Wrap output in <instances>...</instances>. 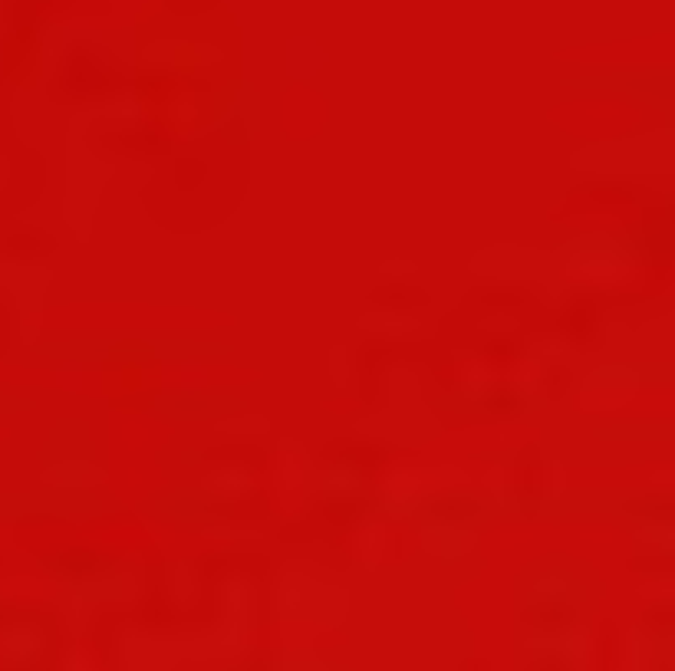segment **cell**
Instances as JSON below:
<instances>
[{
	"mask_svg": "<svg viewBox=\"0 0 675 671\" xmlns=\"http://www.w3.org/2000/svg\"><path fill=\"white\" fill-rule=\"evenodd\" d=\"M112 70H106L103 60H96L93 53H70L63 63V79L70 83V93L76 96H93V93H103V89L112 83Z\"/></svg>",
	"mask_w": 675,
	"mask_h": 671,
	"instance_id": "obj_1",
	"label": "cell"
},
{
	"mask_svg": "<svg viewBox=\"0 0 675 671\" xmlns=\"http://www.w3.org/2000/svg\"><path fill=\"white\" fill-rule=\"evenodd\" d=\"M560 323L570 333V339L577 346H596L600 343V310L590 303V300H577L570 303L564 316H560Z\"/></svg>",
	"mask_w": 675,
	"mask_h": 671,
	"instance_id": "obj_2",
	"label": "cell"
},
{
	"mask_svg": "<svg viewBox=\"0 0 675 671\" xmlns=\"http://www.w3.org/2000/svg\"><path fill=\"white\" fill-rule=\"evenodd\" d=\"M573 612L567 606H540V609H531L527 612V622H534L537 629H560Z\"/></svg>",
	"mask_w": 675,
	"mask_h": 671,
	"instance_id": "obj_3",
	"label": "cell"
},
{
	"mask_svg": "<svg viewBox=\"0 0 675 671\" xmlns=\"http://www.w3.org/2000/svg\"><path fill=\"white\" fill-rule=\"evenodd\" d=\"M432 510H435V517H445V520H468L478 510V504L468 497H448L442 504H435Z\"/></svg>",
	"mask_w": 675,
	"mask_h": 671,
	"instance_id": "obj_4",
	"label": "cell"
},
{
	"mask_svg": "<svg viewBox=\"0 0 675 671\" xmlns=\"http://www.w3.org/2000/svg\"><path fill=\"white\" fill-rule=\"evenodd\" d=\"M60 566L66 570V576H93L99 566H106V563L93 553H70V556H63Z\"/></svg>",
	"mask_w": 675,
	"mask_h": 671,
	"instance_id": "obj_5",
	"label": "cell"
},
{
	"mask_svg": "<svg viewBox=\"0 0 675 671\" xmlns=\"http://www.w3.org/2000/svg\"><path fill=\"white\" fill-rule=\"evenodd\" d=\"M488 405H491V412H494V415H501V418H511V415L517 412V398H514L511 392L494 395Z\"/></svg>",
	"mask_w": 675,
	"mask_h": 671,
	"instance_id": "obj_6",
	"label": "cell"
}]
</instances>
